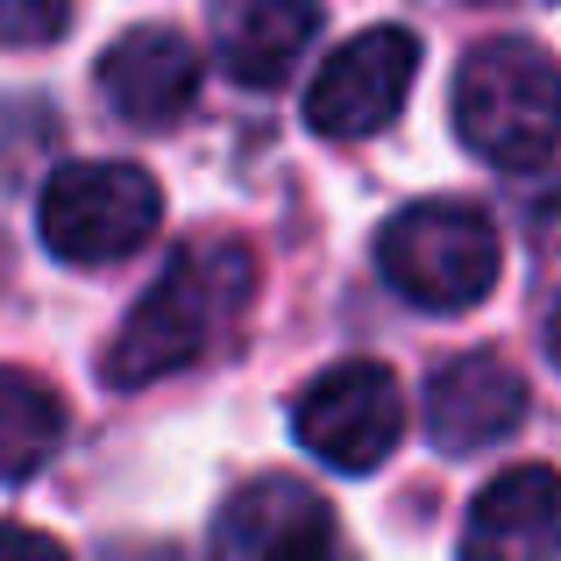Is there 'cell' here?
<instances>
[{
    "instance_id": "1",
    "label": "cell",
    "mask_w": 561,
    "mask_h": 561,
    "mask_svg": "<svg viewBox=\"0 0 561 561\" xmlns=\"http://www.w3.org/2000/svg\"><path fill=\"white\" fill-rule=\"evenodd\" d=\"M249 285H256V263H249L242 242H192V249H179L171 271L142 291L136 313L122 320V334L107 342L100 377L122 383V391H136V383H157V377L185 370V363L214 342L220 320L249 299Z\"/></svg>"
},
{
    "instance_id": "2",
    "label": "cell",
    "mask_w": 561,
    "mask_h": 561,
    "mask_svg": "<svg viewBox=\"0 0 561 561\" xmlns=\"http://www.w3.org/2000/svg\"><path fill=\"white\" fill-rule=\"evenodd\" d=\"M455 136L497 171H540L561 150V65L526 36L477 43L455 71Z\"/></svg>"
},
{
    "instance_id": "3",
    "label": "cell",
    "mask_w": 561,
    "mask_h": 561,
    "mask_svg": "<svg viewBox=\"0 0 561 561\" xmlns=\"http://www.w3.org/2000/svg\"><path fill=\"white\" fill-rule=\"evenodd\" d=\"M377 271L398 299H412L420 313H462L505 271L497 228L462 199H420L398 220H383L377 234Z\"/></svg>"
},
{
    "instance_id": "4",
    "label": "cell",
    "mask_w": 561,
    "mask_h": 561,
    "mask_svg": "<svg viewBox=\"0 0 561 561\" xmlns=\"http://www.w3.org/2000/svg\"><path fill=\"white\" fill-rule=\"evenodd\" d=\"M164 220V192L142 164H57L50 185L36 199V228L43 249L65 263H122L136 256L142 242L157 234Z\"/></svg>"
},
{
    "instance_id": "5",
    "label": "cell",
    "mask_w": 561,
    "mask_h": 561,
    "mask_svg": "<svg viewBox=\"0 0 561 561\" xmlns=\"http://www.w3.org/2000/svg\"><path fill=\"white\" fill-rule=\"evenodd\" d=\"M291 434L313 462L342 469V477H370L377 462H391L398 434H405V405L383 363H334L299 391L291 405Z\"/></svg>"
},
{
    "instance_id": "6",
    "label": "cell",
    "mask_w": 561,
    "mask_h": 561,
    "mask_svg": "<svg viewBox=\"0 0 561 561\" xmlns=\"http://www.w3.org/2000/svg\"><path fill=\"white\" fill-rule=\"evenodd\" d=\"M412 71H420V36L412 28H363L348 36L328 65L313 71L306 85V122L334 142H356V136H377L412 93Z\"/></svg>"
},
{
    "instance_id": "7",
    "label": "cell",
    "mask_w": 561,
    "mask_h": 561,
    "mask_svg": "<svg viewBox=\"0 0 561 561\" xmlns=\"http://www.w3.org/2000/svg\"><path fill=\"white\" fill-rule=\"evenodd\" d=\"M220 561H342L334 512L299 477H256L220 512Z\"/></svg>"
},
{
    "instance_id": "8",
    "label": "cell",
    "mask_w": 561,
    "mask_h": 561,
    "mask_svg": "<svg viewBox=\"0 0 561 561\" xmlns=\"http://www.w3.org/2000/svg\"><path fill=\"white\" fill-rule=\"evenodd\" d=\"M426 440L440 455H477V448H497L512 440V426L526 420V383L505 356L491 348H469V356L440 363L426 377Z\"/></svg>"
},
{
    "instance_id": "9",
    "label": "cell",
    "mask_w": 561,
    "mask_h": 561,
    "mask_svg": "<svg viewBox=\"0 0 561 561\" xmlns=\"http://www.w3.org/2000/svg\"><path fill=\"white\" fill-rule=\"evenodd\" d=\"M462 561H561V477L548 462L483 483L462 526Z\"/></svg>"
},
{
    "instance_id": "10",
    "label": "cell",
    "mask_w": 561,
    "mask_h": 561,
    "mask_svg": "<svg viewBox=\"0 0 561 561\" xmlns=\"http://www.w3.org/2000/svg\"><path fill=\"white\" fill-rule=\"evenodd\" d=\"M100 85H107L114 114L136 128H171L199 100V57L179 28H128L107 57H100Z\"/></svg>"
},
{
    "instance_id": "11",
    "label": "cell",
    "mask_w": 561,
    "mask_h": 561,
    "mask_svg": "<svg viewBox=\"0 0 561 561\" xmlns=\"http://www.w3.org/2000/svg\"><path fill=\"white\" fill-rule=\"evenodd\" d=\"M320 28L313 0H214V50L234 85H277Z\"/></svg>"
},
{
    "instance_id": "12",
    "label": "cell",
    "mask_w": 561,
    "mask_h": 561,
    "mask_svg": "<svg viewBox=\"0 0 561 561\" xmlns=\"http://www.w3.org/2000/svg\"><path fill=\"white\" fill-rule=\"evenodd\" d=\"M57 440H65V405L28 370H8L0 377V462H8V483L36 477Z\"/></svg>"
},
{
    "instance_id": "13",
    "label": "cell",
    "mask_w": 561,
    "mask_h": 561,
    "mask_svg": "<svg viewBox=\"0 0 561 561\" xmlns=\"http://www.w3.org/2000/svg\"><path fill=\"white\" fill-rule=\"evenodd\" d=\"M0 22H8V43H50V36H65V22H71V0H0Z\"/></svg>"
},
{
    "instance_id": "14",
    "label": "cell",
    "mask_w": 561,
    "mask_h": 561,
    "mask_svg": "<svg viewBox=\"0 0 561 561\" xmlns=\"http://www.w3.org/2000/svg\"><path fill=\"white\" fill-rule=\"evenodd\" d=\"M0 561H71L57 540H43L36 526H8V548H0Z\"/></svg>"
},
{
    "instance_id": "15",
    "label": "cell",
    "mask_w": 561,
    "mask_h": 561,
    "mask_svg": "<svg viewBox=\"0 0 561 561\" xmlns=\"http://www.w3.org/2000/svg\"><path fill=\"white\" fill-rule=\"evenodd\" d=\"M548 356H554V370H561V306L548 313Z\"/></svg>"
}]
</instances>
